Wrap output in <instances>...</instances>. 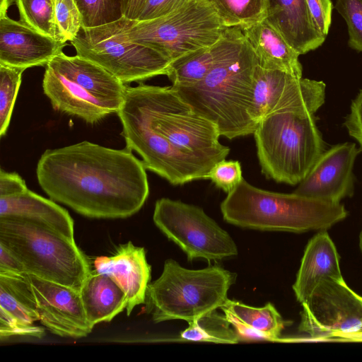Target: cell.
<instances>
[{"instance_id": "obj_34", "label": "cell", "mask_w": 362, "mask_h": 362, "mask_svg": "<svg viewBox=\"0 0 362 362\" xmlns=\"http://www.w3.org/2000/svg\"><path fill=\"white\" fill-rule=\"evenodd\" d=\"M44 335L45 329L43 327L22 322L0 310V337L1 339L13 336L42 338Z\"/></svg>"}, {"instance_id": "obj_3", "label": "cell", "mask_w": 362, "mask_h": 362, "mask_svg": "<svg viewBox=\"0 0 362 362\" xmlns=\"http://www.w3.org/2000/svg\"><path fill=\"white\" fill-rule=\"evenodd\" d=\"M220 208L223 219L232 225L296 233L327 230L348 215L341 203L264 190L244 178L227 194Z\"/></svg>"}, {"instance_id": "obj_7", "label": "cell", "mask_w": 362, "mask_h": 362, "mask_svg": "<svg viewBox=\"0 0 362 362\" xmlns=\"http://www.w3.org/2000/svg\"><path fill=\"white\" fill-rule=\"evenodd\" d=\"M262 173L268 179L299 184L323 153L313 115L280 111L262 118L253 133Z\"/></svg>"}, {"instance_id": "obj_15", "label": "cell", "mask_w": 362, "mask_h": 362, "mask_svg": "<svg viewBox=\"0 0 362 362\" xmlns=\"http://www.w3.org/2000/svg\"><path fill=\"white\" fill-rule=\"evenodd\" d=\"M360 151L355 144L349 142L324 151L293 193L332 203L351 197L353 168Z\"/></svg>"}, {"instance_id": "obj_31", "label": "cell", "mask_w": 362, "mask_h": 362, "mask_svg": "<svg viewBox=\"0 0 362 362\" xmlns=\"http://www.w3.org/2000/svg\"><path fill=\"white\" fill-rule=\"evenodd\" d=\"M54 16L59 38L72 41L80 31L83 18L75 0H54Z\"/></svg>"}, {"instance_id": "obj_28", "label": "cell", "mask_w": 362, "mask_h": 362, "mask_svg": "<svg viewBox=\"0 0 362 362\" xmlns=\"http://www.w3.org/2000/svg\"><path fill=\"white\" fill-rule=\"evenodd\" d=\"M15 4L18 9L19 21L41 34L60 40L54 16V0H16Z\"/></svg>"}, {"instance_id": "obj_36", "label": "cell", "mask_w": 362, "mask_h": 362, "mask_svg": "<svg viewBox=\"0 0 362 362\" xmlns=\"http://www.w3.org/2000/svg\"><path fill=\"white\" fill-rule=\"evenodd\" d=\"M305 1L317 28L325 37H327L332 21L333 5L331 0Z\"/></svg>"}, {"instance_id": "obj_41", "label": "cell", "mask_w": 362, "mask_h": 362, "mask_svg": "<svg viewBox=\"0 0 362 362\" xmlns=\"http://www.w3.org/2000/svg\"><path fill=\"white\" fill-rule=\"evenodd\" d=\"M16 0H0V18L7 16L9 7L16 4Z\"/></svg>"}, {"instance_id": "obj_40", "label": "cell", "mask_w": 362, "mask_h": 362, "mask_svg": "<svg viewBox=\"0 0 362 362\" xmlns=\"http://www.w3.org/2000/svg\"><path fill=\"white\" fill-rule=\"evenodd\" d=\"M335 341L362 342V330L339 336Z\"/></svg>"}, {"instance_id": "obj_26", "label": "cell", "mask_w": 362, "mask_h": 362, "mask_svg": "<svg viewBox=\"0 0 362 362\" xmlns=\"http://www.w3.org/2000/svg\"><path fill=\"white\" fill-rule=\"evenodd\" d=\"M188 325L180 334L183 340L230 344L240 341L226 316L216 310L205 313Z\"/></svg>"}, {"instance_id": "obj_35", "label": "cell", "mask_w": 362, "mask_h": 362, "mask_svg": "<svg viewBox=\"0 0 362 362\" xmlns=\"http://www.w3.org/2000/svg\"><path fill=\"white\" fill-rule=\"evenodd\" d=\"M189 1L191 0H146L137 21H148L166 16Z\"/></svg>"}, {"instance_id": "obj_1", "label": "cell", "mask_w": 362, "mask_h": 362, "mask_svg": "<svg viewBox=\"0 0 362 362\" xmlns=\"http://www.w3.org/2000/svg\"><path fill=\"white\" fill-rule=\"evenodd\" d=\"M142 160L127 148L88 141L47 149L36 169L51 199L94 218H124L137 213L149 194Z\"/></svg>"}, {"instance_id": "obj_14", "label": "cell", "mask_w": 362, "mask_h": 362, "mask_svg": "<svg viewBox=\"0 0 362 362\" xmlns=\"http://www.w3.org/2000/svg\"><path fill=\"white\" fill-rule=\"evenodd\" d=\"M39 321L50 332L63 337L80 338L93 329L84 310L80 291L71 287L28 274Z\"/></svg>"}, {"instance_id": "obj_32", "label": "cell", "mask_w": 362, "mask_h": 362, "mask_svg": "<svg viewBox=\"0 0 362 362\" xmlns=\"http://www.w3.org/2000/svg\"><path fill=\"white\" fill-rule=\"evenodd\" d=\"M334 8L347 24L349 46L362 52V0H337Z\"/></svg>"}, {"instance_id": "obj_13", "label": "cell", "mask_w": 362, "mask_h": 362, "mask_svg": "<svg viewBox=\"0 0 362 362\" xmlns=\"http://www.w3.org/2000/svg\"><path fill=\"white\" fill-rule=\"evenodd\" d=\"M254 80L252 112L257 123L275 112L295 111L314 115L325 103L323 81L264 69L259 64Z\"/></svg>"}, {"instance_id": "obj_2", "label": "cell", "mask_w": 362, "mask_h": 362, "mask_svg": "<svg viewBox=\"0 0 362 362\" xmlns=\"http://www.w3.org/2000/svg\"><path fill=\"white\" fill-rule=\"evenodd\" d=\"M216 62L190 86H171L192 111L214 122L229 139L253 134L254 78L257 58L239 27L226 28Z\"/></svg>"}, {"instance_id": "obj_25", "label": "cell", "mask_w": 362, "mask_h": 362, "mask_svg": "<svg viewBox=\"0 0 362 362\" xmlns=\"http://www.w3.org/2000/svg\"><path fill=\"white\" fill-rule=\"evenodd\" d=\"M219 40L210 47L192 52L172 62L166 75L172 85L190 86L202 81L216 62Z\"/></svg>"}, {"instance_id": "obj_42", "label": "cell", "mask_w": 362, "mask_h": 362, "mask_svg": "<svg viewBox=\"0 0 362 362\" xmlns=\"http://www.w3.org/2000/svg\"><path fill=\"white\" fill-rule=\"evenodd\" d=\"M359 246H360V249L362 251V230L360 233V235H359Z\"/></svg>"}, {"instance_id": "obj_9", "label": "cell", "mask_w": 362, "mask_h": 362, "mask_svg": "<svg viewBox=\"0 0 362 362\" xmlns=\"http://www.w3.org/2000/svg\"><path fill=\"white\" fill-rule=\"evenodd\" d=\"M135 21L123 16L103 25L81 27L70 42L76 55L103 67L124 84L167 75L170 59L127 39V31Z\"/></svg>"}, {"instance_id": "obj_38", "label": "cell", "mask_w": 362, "mask_h": 362, "mask_svg": "<svg viewBox=\"0 0 362 362\" xmlns=\"http://www.w3.org/2000/svg\"><path fill=\"white\" fill-rule=\"evenodd\" d=\"M25 274V269L21 262L5 247L0 245V274L16 276Z\"/></svg>"}, {"instance_id": "obj_12", "label": "cell", "mask_w": 362, "mask_h": 362, "mask_svg": "<svg viewBox=\"0 0 362 362\" xmlns=\"http://www.w3.org/2000/svg\"><path fill=\"white\" fill-rule=\"evenodd\" d=\"M302 307L298 329L310 341H335L362 330V296L344 279L322 280Z\"/></svg>"}, {"instance_id": "obj_6", "label": "cell", "mask_w": 362, "mask_h": 362, "mask_svg": "<svg viewBox=\"0 0 362 362\" xmlns=\"http://www.w3.org/2000/svg\"><path fill=\"white\" fill-rule=\"evenodd\" d=\"M236 277L218 264L189 269L168 259L161 275L148 285L146 311L155 323L171 320L190 322L223 307Z\"/></svg>"}, {"instance_id": "obj_30", "label": "cell", "mask_w": 362, "mask_h": 362, "mask_svg": "<svg viewBox=\"0 0 362 362\" xmlns=\"http://www.w3.org/2000/svg\"><path fill=\"white\" fill-rule=\"evenodd\" d=\"M83 18V28H93L123 17L122 0H75Z\"/></svg>"}, {"instance_id": "obj_8", "label": "cell", "mask_w": 362, "mask_h": 362, "mask_svg": "<svg viewBox=\"0 0 362 362\" xmlns=\"http://www.w3.org/2000/svg\"><path fill=\"white\" fill-rule=\"evenodd\" d=\"M117 115L126 148L141 156L146 169L174 185L204 179L211 168L175 148L153 129L148 85L127 86L124 102Z\"/></svg>"}, {"instance_id": "obj_27", "label": "cell", "mask_w": 362, "mask_h": 362, "mask_svg": "<svg viewBox=\"0 0 362 362\" xmlns=\"http://www.w3.org/2000/svg\"><path fill=\"white\" fill-rule=\"evenodd\" d=\"M226 28H244L266 17L267 0H208Z\"/></svg>"}, {"instance_id": "obj_17", "label": "cell", "mask_w": 362, "mask_h": 362, "mask_svg": "<svg viewBox=\"0 0 362 362\" xmlns=\"http://www.w3.org/2000/svg\"><path fill=\"white\" fill-rule=\"evenodd\" d=\"M93 267L95 272L110 276L124 291L127 315L136 306L145 303L151 269L144 247L128 242L119 245L111 256L96 257Z\"/></svg>"}, {"instance_id": "obj_23", "label": "cell", "mask_w": 362, "mask_h": 362, "mask_svg": "<svg viewBox=\"0 0 362 362\" xmlns=\"http://www.w3.org/2000/svg\"><path fill=\"white\" fill-rule=\"evenodd\" d=\"M81 300L90 325L110 322L127 307L122 288L107 275L93 271L80 289Z\"/></svg>"}, {"instance_id": "obj_33", "label": "cell", "mask_w": 362, "mask_h": 362, "mask_svg": "<svg viewBox=\"0 0 362 362\" xmlns=\"http://www.w3.org/2000/svg\"><path fill=\"white\" fill-rule=\"evenodd\" d=\"M241 165L238 160H222L216 163L205 175L218 188L227 194L242 180Z\"/></svg>"}, {"instance_id": "obj_5", "label": "cell", "mask_w": 362, "mask_h": 362, "mask_svg": "<svg viewBox=\"0 0 362 362\" xmlns=\"http://www.w3.org/2000/svg\"><path fill=\"white\" fill-rule=\"evenodd\" d=\"M42 88L54 109L93 124L117 113L127 86L93 62L62 52L46 65Z\"/></svg>"}, {"instance_id": "obj_16", "label": "cell", "mask_w": 362, "mask_h": 362, "mask_svg": "<svg viewBox=\"0 0 362 362\" xmlns=\"http://www.w3.org/2000/svg\"><path fill=\"white\" fill-rule=\"evenodd\" d=\"M66 42L41 34L8 16L0 18V64L26 69L47 65Z\"/></svg>"}, {"instance_id": "obj_22", "label": "cell", "mask_w": 362, "mask_h": 362, "mask_svg": "<svg viewBox=\"0 0 362 362\" xmlns=\"http://www.w3.org/2000/svg\"><path fill=\"white\" fill-rule=\"evenodd\" d=\"M0 216L37 220L74 240V221L68 211L28 189L10 197H0Z\"/></svg>"}, {"instance_id": "obj_29", "label": "cell", "mask_w": 362, "mask_h": 362, "mask_svg": "<svg viewBox=\"0 0 362 362\" xmlns=\"http://www.w3.org/2000/svg\"><path fill=\"white\" fill-rule=\"evenodd\" d=\"M25 69L0 64V136L6 134Z\"/></svg>"}, {"instance_id": "obj_39", "label": "cell", "mask_w": 362, "mask_h": 362, "mask_svg": "<svg viewBox=\"0 0 362 362\" xmlns=\"http://www.w3.org/2000/svg\"><path fill=\"white\" fill-rule=\"evenodd\" d=\"M146 0H122L123 16L137 21Z\"/></svg>"}, {"instance_id": "obj_24", "label": "cell", "mask_w": 362, "mask_h": 362, "mask_svg": "<svg viewBox=\"0 0 362 362\" xmlns=\"http://www.w3.org/2000/svg\"><path fill=\"white\" fill-rule=\"evenodd\" d=\"M0 310L26 323L35 324L39 321L28 274H0Z\"/></svg>"}, {"instance_id": "obj_19", "label": "cell", "mask_w": 362, "mask_h": 362, "mask_svg": "<svg viewBox=\"0 0 362 362\" xmlns=\"http://www.w3.org/2000/svg\"><path fill=\"white\" fill-rule=\"evenodd\" d=\"M344 279L339 255L327 230L318 232L308 241L296 274L293 290L302 305L324 279Z\"/></svg>"}, {"instance_id": "obj_11", "label": "cell", "mask_w": 362, "mask_h": 362, "mask_svg": "<svg viewBox=\"0 0 362 362\" xmlns=\"http://www.w3.org/2000/svg\"><path fill=\"white\" fill-rule=\"evenodd\" d=\"M153 220L156 227L186 254L189 261L202 258L210 263L238 254L228 233L197 206L161 198L155 204Z\"/></svg>"}, {"instance_id": "obj_10", "label": "cell", "mask_w": 362, "mask_h": 362, "mask_svg": "<svg viewBox=\"0 0 362 362\" xmlns=\"http://www.w3.org/2000/svg\"><path fill=\"white\" fill-rule=\"evenodd\" d=\"M225 29L208 0H191L166 16L136 21L128 28L127 37L159 52L172 62L192 52L213 46Z\"/></svg>"}, {"instance_id": "obj_18", "label": "cell", "mask_w": 362, "mask_h": 362, "mask_svg": "<svg viewBox=\"0 0 362 362\" xmlns=\"http://www.w3.org/2000/svg\"><path fill=\"white\" fill-rule=\"evenodd\" d=\"M300 55L325 42L317 28L305 0H267L264 19Z\"/></svg>"}, {"instance_id": "obj_37", "label": "cell", "mask_w": 362, "mask_h": 362, "mask_svg": "<svg viewBox=\"0 0 362 362\" xmlns=\"http://www.w3.org/2000/svg\"><path fill=\"white\" fill-rule=\"evenodd\" d=\"M28 189L25 180L16 173L0 170V197H10Z\"/></svg>"}, {"instance_id": "obj_4", "label": "cell", "mask_w": 362, "mask_h": 362, "mask_svg": "<svg viewBox=\"0 0 362 362\" xmlns=\"http://www.w3.org/2000/svg\"><path fill=\"white\" fill-rule=\"evenodd\" d=\"M0 245L21 262L27 274L79 291L92 272L74 240L37 220L0 216Z\"/></svg>"}, {"instance_id": "obj_21", "label": "cell", "mask_w": 362, "mask_h": 362, "mask_svg": "<svg viewBox=\"0 0 362 362\" xmlns=\"http://www.w3.org/2000/svg\"><path fill=\"white\" fill-rule=\"evenodd\" d=\"M241 29L257 58L259 66L302 77L300 54L265 20Z\"/></svg>"}, {"instance_id": "obj_20", "label": "cell", "mask_w": 362, "mask_h": 362, "mask_svg": "<svg viewBox=\"0 0 362 362\" xmlns=\"http://www.w3.org/2000/svg\"><path fill=\"white\" fill-rule=\"evenodd\" d=\"M221 309L240 341H279L282 331L289 324L271 303L256 308L228 299Z\"/></svg>"}]
</instances>
